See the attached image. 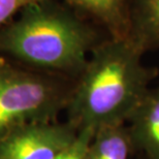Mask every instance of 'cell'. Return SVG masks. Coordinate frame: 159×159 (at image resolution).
Instances as JSON below:
<instances>
[{"label":"cell","mask_w":159,"mask_h":159,"mask_svg":"<svg viewBox=\"0 0 159 159\" xmlns=\"http://www.w3.org/2000/svg\"><path fill=\"white\" fill-rule=\"evenodd\" d=\"M127 122L133 150L159 159V86L149 89Z\"/></svg>","instance_id":"obj_5"},{"label":"cell","mask_w":159,"mask_h":159,"mask_svg":"<svg viewBox=\"0 0 159 159\" xmlns=\"http://www.w3.org/2000/svg\"><path fill=\"white\" fill-rule=\"evenodd\" d=\"M94 134L90 129L80 130L75 141L54 159H87L88 148Z\"/></svg>","instance_id":"obj_9"},{"label":"cell","mask_w":159,"mask_h":159,"mask_svg":"<svg viewBox=\"0 0 159 159\" xmlns=\"http://www.w3.org/2000/svg\"><path fill=\"white\" fill-rule=\"evenodd\" d=\"M144 53L127 37H107L92 50L65 112L80 131L94 133L125 124L150 89L157 70L143 63Z\"/></svg>","instance_id":"obj_1"},{"label":"cell","mask_w":159,"mask_h":159,"mask_svg":"<svg viewBox=\"0 0 159 159\" xmlns=\"http://www.w3.org/2000/svg\"><path fill=\"white\" fill-rule=\"evenodd\" d=\"M36 0H0V28L11 21V18L28 4Z\"/></svg>","instance_id":"obj_10"},{"label":"cell","mask_w":159,"mask_h":159,"mask_svg":"<svg viewBox=\"0 0 159 159\" xmlns=\"http://www.w3.org/2000/svg\"><path fill=\"white\" fill-rule=\"evenodd\" d=\"M75 11L82 12L103 27L110 37L123 39L128 32L131 0H64Z\"/></svg>","instance_id":"obj_6"},{"label":"cell","mask_w":159,"mask_h":159,"mask_svg":"<svg viewBox=\"0 0 159 159\" xmlns=\"http://www.w3.org/2000/svg\"><path fill=\"white\" fill-rule=\"evenodd\" d=\"M77 135L67 121L20 124L0 139V159H54Z\"/></svg>","instance_id":"obj_4"},{"label":"cell","mask_w":159,"mask_h":159,"mask_svg":"<svg viewBox=\"0 0 159 159\" xmlns=\"http://www.w3.org/2000/svg\"><path fill=\"white\" fill-rule=\"evenodd\" d=\"M127 39L143 53L159 47V0H131Z\"/></svg>","instance_id":"obj_7"},{"label":"cell","mask_w":159,"mask_h":159,"mask_svg":"<svg viewBox=\"0 0 159 159\" xmlns=\"http://www.w3.org/2000/svg\"><path fill=\"white\" fill-rule=\"evenodd\" d=\"M75 80L26 67L0 55V139L27 122H55Z\"/></svg>","instance_id":"obj_3"},{"label":"cell","mask_w":159,"mask_h":159,"mask_svg":"<svg viewBox=\"0 0 159 159\" xmlns=\"http://www.w3.org/2000/svg\"><path fill=\"white\" fill-rule=\"evenodd\" d=\"M101 40L75 11L54 0H36L0 28V55L35 70L77 80Z\"/></svg>","instance_id":"obj_2"},{"label":"cell","mask_w":159,"mask_h":159,"mask_svg":"<svg viewBox=\"0 0 159 159\" xmlns=\"http://www.w3.org/2000/svg\"><path fill=\"white\" fill-rule=\"evenodd\" d=\"M134 152L125 124L107 126L95 132L89 145L87 159H129Z\"/></svg>","instance_id":"obj_8"}]
</instances>
